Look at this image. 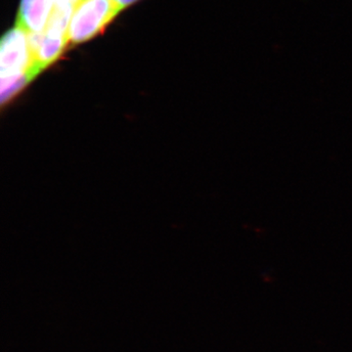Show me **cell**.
<instances>
[{"label": "cell", "mask_w": 352, "mask_h": 352, "mask_svg": "<svg viewBox=\"0 0 352 352\" xmlns=\"http://www.w3.org/2000/svg\"><path fill=\"white\" fill-rule=\"evenodd\" d=\"M75 6L67 0H56L45 30L41 34H30L32 80L61 56L69 43V21Z\"/></svg>", "instance_id": "cell-1"}, {"label": "cell", "mask_w": 352, "mask_h": 352, "mask_svg": "<svg viewBox=\"0 0 352 352\" xmlns=\"http://www.w3.org/2000/svg\"><path fill=\"white\" fill-rule=\"evenodd\" d=\"M122 10L113 0H82L76 6L68 30L69 43H85L100 34Z\"/></svg>", "instance_id": "cell-2"}, {"label": "cell", "mask_w": 352, "mask_h": 352, "mask_svg": "<svg viewBox=\"0 0 352 352\" xmlns=\"http://www.w3.org/2000/svg\"><path fill=\"white\" fill-rule=\"evenodd\" d=\"M32 68L29 34L17 25L4 34L0 43L1 78L28 76L32 82Z\"/></svg>", "instance_id": "cell-3"}, {"label": "cell", "mask_w": 352, "mask_h": 352, "mask_svg": "<svg viewBox=\"0 0 352 352\" xmlns=\"http://www.w3.org/2000/svg\"><path fill=\"white\" fill-rule=\"evenodd\" d=\"M54 6L55 0H22L17 25L28 34H41L47 25Z\"/></svg>", "instance_id": "cell-4"}, {"label": "cell", "mask_w": 352, "mask_h": 352, "mask_svg": "<svg viewBox=\"0 0 352 352\" xmlns=\"http://www.w3.org/2000/svg\"><path fill=\"white\" fill-rule=\"evenodd\" d=\"M116 3L118 4L122 9L126 8L127 6H131V4L135 3L138 0H113Z\"/></svg>", "instance_id": "cell-5"}, {"label": "cell", "mask_w": 352, "mask_h": 352, "mask_svg": "<svg viewBox=\"0 0 352 352\" xmlns=\"http://www.w3.org/2000/svg\"><path fill=\"white\" fill-rule=\"evenodd\" d=\"M69 1H71L72 3L75 4V6H76L78 3H80V1H82V0H69Z\"/></svg>", "instance_id": "cell-6"}]
</instances>
